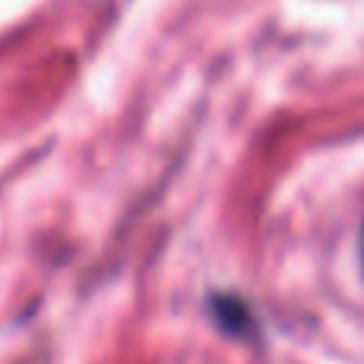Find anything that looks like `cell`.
I'll use <instances>...</instances> for the list:
<instances>
[{
	"label": "cell",
	"mask_w": 364,
	"mask_h": 364,
	"mask_svg": "<svg viewBox=\"0 0 364 364\" xmlns=\"http://www.w3.org/2000/svg\"><path fill=\"white\" fill-rule=\"evenodd\" d=\"M211 307H214L218 323H220V326H227L230 333H250V329H252L250 310H246L237 297H214Z\"/></svg>",
	"instance_id": "1"
}]
</instances>
